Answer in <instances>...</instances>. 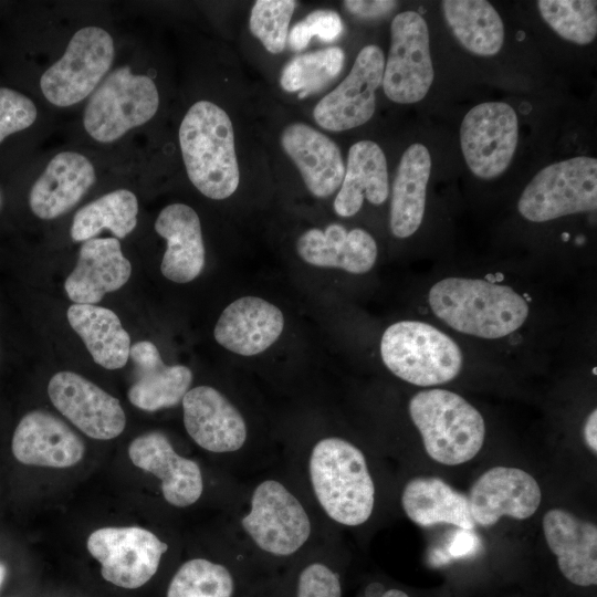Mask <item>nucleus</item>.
I'll list each match as a JSON object with an SVG mask.
<instances>
[{"instance_id":"f257e3e1","label":"nucleus","mask_w":597,"mask_h":597,"mask_svg":"<svg viewBox=\"0 0 597 597\" xmlns=\"http://www.w3.org/2000/svg\"><path fill=\"white\" fill-rule=\"evenodd\" d=\"M432 312L453 329L481 338H501L528 316L526 301L507 285L480 279L447 277L429 292Z\"/></svg>"},{"instance_id":"f03ea898","label":"nucleus","mask_w":597,"mask_h":597,"mask_svg":"<svg viewBox=\"0 0 597 597\" xmlns=\"http://www.w3.org/2000/svg\"><path fill=\"white\" fill-rule=\"evenodd\" d=\"M179 145L188 178L203 196L222 200L237 190L234 132L220 106L209 101L191 105L179 127Z\"/></svg>"},{"instance_id":"7ed1b4c3","label":"nucleus","mask_w":597,"mask_h":597,"mask_svg":"<svg viewBox=\"0 0 597 597\" xmlns=\"http://www.w3.org/2000/svg\"><path fill=\"white\" fill-rule=\"evenodd\" d=\"M310 476L317 501L335 522L365 523L375 503V485L363 452L342 438L318 441L310 457Z\"/></svg>"},{"instance_id":"20e7f679","label":"nucleus","mask_w":597,"mask_h":597,"mask_svg":"<svg viewBox=\"0 0 597 597\" xmlns=\"http://www.w3.org/2000/svg\"><path fill=\"white\" fill-rule=\"evenodd\" d=\"M409 413L426 452L438 463H465L484 443L482 415L453 391L440 388L419 391L409 401Z\"/></svg>"},{"instance_id":"39448f33","label":"nucleus","mask_w":597,"mask_h":597,"mask_svg":"<svg viewBox=\"0 0 597 597\" xmlns=\"http://www.w3.org/2000/svg\"><path fill=\"white\" fill-rule=\"evenodd\" d=\"M380 355L386 367L416 386H436L454 379L462 368L458 344L432 325L397 322L384 332Z\"/></svg>"},{"instance_id":"423d86ee","label":"nucleus","mask_w":597,"mask_h":597,"mask_svg":"<svg viewBox=\"0 0 597 597\" xmlns=\"http://www.w3.org/2000/svg\"><path fill=\"white\" fill-rule=\"evenodd\" d=\"M159 106L153 78L129 66L111 72L91 94L83 114L85 132L98 143H113L147 123Z\"/></svg>"},{"instance_id":"0eeeda50","label":"nucleus","mask_w":597,"mask_h":597,"mask_svg":"<svg viewBox=\"0 0 597 597\" xmlns=\"http://www.w3.org/2000/svg\"><path fill=\"white\" fill-rule=\"evenodd\" d=\"M597 207V159L576 156L540 170L523 190L517 209L532 222L593 211Z\"/></svg>"},{"instance_id":"6e6552de","label":"nucleus","mask_w":597,"mask_h":597,"mask_svg":"<svg viewBox=\"0 0 597 597\" xmlns=\"http://www.w3.org/2000/svg\"><path fill=\"white\" fill-rule=\"evenodd\" d=\"M114 55V41L105 29L90 25L77 30L64 54L42 74L43 96L59 107L80 103L101 84Z\"/></svg>"},{"instance_id":"1a4fd4ad","label":"nucleus","mask_w":597,"mask_h":597,"mask_svg":"<svg viewBox=\"0 0 597 597\" xmlns=\"http://www.w3.org/2000/svg\"><path fill=\"white\" fill-rule=\"evenodd\" d=\"M390 49L381 85L395 103L412 104L428 93L434 77L425 19L416 11L398 13L390 25Z\"/></svg>"},{"instance_id":"9d476101","label":"nucleus","mask_w":597,"mask_h":597,"mask_svg":"<svg viewBox=\"0 0 597 597\" xmlns=\"http://www.w3.org/2000/svg\"><path fill=\"white\" fill-rule=\"evenodd\" d=\"M519 140L515 111L504 102L472 107L460 126V145L469 169L481 179H493L510 166Z\"/></svg>"},{"instance_id":"9b49d317","label":"nucleus","mask_w":597,"mask_h":597,"mask_svg":"<svg viewBox=\"0 0 597 597\" xmlns=\"http://www.w3.org/2000/svg\"><path fill=\"white\" fill-rule=\"evenodd\" d=\"M244 531L263 551L287 556L310 537L311 522L300 501L277 481L260 483L250 512L241 521Z\"/></svg>"},{"instance_id":"f8f14e48","label":"nucleus","mask_w":597,"mask_h":597,"mask_svg":"<svg viewBox=\"0 0 597 597\" xmlns=\"http://www.w3.org/2000/svg\"><path fill=\"white\" fill-rule=\"evenodd\" d=\"M167 548L154 533L138 526L98 528L87 540L103 578L127 589L145 585L155 575Z\"/></svg>"},{"instance_id":"ddd939ff","label":"nucleus","mask_w":597,"mask_h":597,"mask_svg":"<svg viewBox=\"0 0 597 597\" xmlns=\"http://www.w3.org/2000/svg\"><path fill=\"white\" fill-rule=\"evenodd\" d=\"M385 56L377 45H366L356 56L348 75L315 106L318 126L343 132L367 123L376 108V90L381 85Z\"/></svg>"},{"instance_id":"4468645a","label":"nucleus","mask_w":597,"mask_h":597,"mask_svg":"<svg viewBox=\"0 0 597 597\" xmlns=\"http://www.w3.org/2000/svg\"><path fill=\"white\" fill-rule=\"evenodd\" d=\"M48 394L54 407L93 439H114L125 428L126 416L119 401L78 374L53 375Z\"/></svg>"},{"instance_id":"2eb2a0df","label":"nucleus","mask_w":597,"mask_h":597,"mask_svg":"<svg viewBox=\"0 0 597 597\" xmlns=\"http://www.w3.org/2000/svg\"><path fill=\"white\" fill-rule=\"evenodd\" d=\"M469 509L475 525L492 526L502 516L531 517L540 507L542 492L526 471L512 467H493L471 485Z\"/></svg>"},{"instance_id":"dca6fc26","label":"nucleus","mask_w":597,"mask_h":597,"mask_svg":"<svg viewBox=\"0 0 597 597\" xmlns=\"http://www.w3.org/2000/svg\"><path fill=\"white\" fill-rule=\"evenodd\" d=\"M181 402L185 428L205 450L232 452L245 442L247 426L242 415L213 387L189 389Z\"/></svg>"},{"instance_id":"f3484780","label":"nucleus","mask_w":597,"mask_h":597,"mask_svg":"<svg viewBox=\"0 0 597 597\" xmlns=\"http://www.w3.org/2000/svg\"><path fill=\"white\" fill-rule=\"evenodd\" d=\"M128 455L137 468L160 479L163 495L171 505L185 507L200 498L203 483L199 465L179 455L164 433L137 437L129 444Z\"/></svg>"},{"instance_id":"a211bd4d","label":"nucleus","mask_w":597,"mask_h":597,"mask_svg":"<svg viewBox=\"0 0 597 597\" xmlns=\"http://www.w3.org/2000/svg\"><path fill=\"white\" fill-rule=\"evenodd\" d=\"M544 537L563 576L572 584H597V527L563 509L548 510L542 521Z\"/></svg>"},{"instance_id":"6ab92c4d","label":"nucleus","mask_w":597,"mask_h":597,"mask_svg":"<svg viewBox=\"0 0 597 597\" xmlns=\"http://www.w3.org/2000/svg\"><path fill=\"white\" fill-rule=\"evenodd\" d=\"M284 316L274 304L256 296L230 303L219 316L213 335L219 345L241 355L254 356L268 349L282 334Z\"/></svg>"},{"instance_id":"aec40b11","label":"nucleus","mask_w":597,"mask_h":597,"mask_svg":"<svg viewBox=\"0 0 597 597\" xmlns=\"http://www.w3.org/2000/svg\"><path fill=\"white\" fill-rule=\"evenodd\" d=\"M132 265L116 238H93L80 248L77 263L64 282L74 304L95 305L105 294L117 291L129 280Z\"/></svg>"},{"instance_id":"412c9836","label":"nucleus","mask_w":597,"mask_h":597,"mask_svg":"<svg viewBox=\"0 0 597 597\" xmlns=\"http://www.w3.org/2000/svg\"><path fill=\"white\" fill-rule=\"evenodd\" d=\"M12 453L23 464L67 468L81 461L84 443L55 416L34 410L18 423L12 437Z\"/></svg>"},{"instance_id":"4be33fe9","label":"nucleus","mask_w":597,"mask_h":597,"mask_svg":"<svg viewBox=\"0 0 597 597\" xmlns=\"http://www.w3.org/2000/svg\"><path fill=\"white\" fill-rule=\"evenodd\" d=\"M91 160L75 151L56 154L29 192L31 211L40 219L52 220L70 211L95 184Z\"/></svg>"},{"instance_id":"5701e85b","label":"nucleus","mask_w":597,"mask_h":597,"mask_svg":"<svg viewBox=\"0 0 597 597\" xmlns=\"http://www.w3.org/2000/svg\"><path fill=\"white\" fill-rule=\"evenodd\" d=\"M281 145L311 193L325 198L341 187L345 165L339 147L327 135L307 124L293 123L283 129Z\"/></svg>"},{"instance_id":"b1692460","label":"nucleus","mask_w":597,"mask_h":597,"mask_svg":"<svg viewBox=\"0 0 597 597\" xmlns=\"http://www.w3.org/2000/svg\"><path fill=\"white\" fill-rule=\"evenodd\" d=\"M300 258L314 266L342 269L348 273H367L377 259V244L370 233L360 228L347 230L338 223L325 230L312 228L296 242Z\"/></svg>"},{"instance_id":"393cba45","label":"nucleus","mask_w":597,"mask_h":597,"mask_svg":"<svg viewBox=\"0 0 597 597\" xmlns=\"http://www.w3.org/2000/svg\"><path fill=\"white\" fill-rule=\"evenodd\" d=\"M136 379L128 390L129 401L145 411L177 406L192 383L190 368L166 365L149 341L135 343L129 350Z\"/></svg>"},{"instance_id":"a878e982","label":"nucleus","mask_w":597,"mask_h":597,"mask_svg":"<svg viewBox=\"0 0 597 597\" xmlns=\"http://www.w3.org/2000/svg\"><path fill=\"white\" fill-rule=\"evenodd\" d=\"M156 232L167 241L160 271L176 283H188L203 270L206 251L197 212L185 203L166 206L155 221Z\"/></svg>"},{"instance_id":"bb28decb","label":"nucleus","mask_w":597,"mask_h":597,"mask_svg":"<svg viewBox=\"0 0 597 597\" xmlns=\"http://www.w3.org/2000/svg\"><path fill=\"white\" fill-rule=\"evenodd\" d=\"M389 195L387 160L380 146L359 140L349 147L341 189L334 199V210L341 217H353L364 199L373 205L384 203Z\"/></svg>"},{"instance_id":"cd10ccee","label":"nucleus","mask_w":597,"mask_h":597,"mask_svg":"<svg viewBox=\"0 0 597 597\" xmlns=\"http://www.w3.org/2000/svg\"><path fill=\"white\" fill-rule=\"evenodd\" d=\"M431 156L419 143L402 154L392 184L389 226L396 238H408L420 227L426 207Z\"/></svg>"},{"instance_id":"c85d7f7f","label":"nucleus","mask_w":597,"mask_h":597,"mask_svg":"<svg viewBox=\"0 0 597 597\" xmlns=\"http://www.w3.org/2000/svg\"><path fill=\"white\" fill-rule=\"evenodd\" d=\"M401 504L406 515L420 526L450 524L463 530L475 527L468 495L437 476L410 480L404 488Z\"/></svg>"},{"instance_id":"c756f323","label":"nucleus","mask_w":597,"mask_h":597,"mask_svg":"<svg viewBox=\"0 0 597 597\" xmlns=\"http://www.w3.org/2000/svg\"><path fill=\"white\" fill-rule=\"evenodd\" d=\"M66 317L97 365L106 369H118L126 365L130 337L112 310L90 304H73L69 307Z\"/></svg>"},{"instance_id":"7c9ffc66","label":"nucleus","mask_w":597,"mask_h":597,"mask_svg":"<svg viewBox=\"0 0 597 597\" xmlns=\"http://www.w3.org/2000/svg\"><path fill=\"white\" fill-rule=\"evenodd\" d=\"M443 17L455 39L469 52L492 56L504 43L503 21L485 0H444Z\"/></svg>"},{"instance_id":"2f4dec72","label":"nucleus","mask_w":597,"mask_h":597,"mask_svg":"<svg viewBox=\"0 0 597 597\" xmlns=\"http://www.w3.org/2000/svg\"><path fill=\"white\" fill-rule=\"evenodd\" d=\"M137 214L135 193L128 189H116L78 209L70 234L74 242H84L107 229L116 239H123L135 229Z\"/></svg>"},{"instance_id":"473e14b6","label":"nucleus","mask_w":597,"mask_h":597,"mask_svg":"<svg viewBox=\"0 0 597 597\" xmlns=\"http://www.w3.org/2000/svg\"><path fill=\"white\" fill-rule=\"evenodd\" d=\"M344 61V51L338 46L297 55L283 67L281 87L290 93L298 92V98L307 97L334 81Z\"/></svg>"},{"instance_id":"72a5a7b5","label":"nucleus","mask_w":597,"mask_h":597,"mask_svg":"<svg viewBox=\"0 0 597 597\" xmlns=\"http://www.w3.org/2000/svg\"><path fill=\"white\" fill-rule=\"evenodd\" d=\"M544 21L564 40L578 45L591 43L597 35V2L593 0H540Z\"/></svg>"},{"instance_id":"f704fd0d","label":"nucleus","mask_w":597,"mask_h":597,"mask_svg":"<svg viewBox=\"0 0 597 597\" xmlns=\"http://www.w3.org/2000/svg\"><path fill=\"white\" fill-rule=\"evenodd\" d=\"M233 589V578L223 565L193 558L176 572L167 597H231Z\"/></svg>"},{"instance_id":"c9c22d12","label":"nucleus","mask_w":597,"mask_h":597,"mask_svg":"<svg viewBox=\"0 0 597 597\" xmlns=\"http://www.w3.org/2000/svg\"><path fill=\"white\" fill-rule=\"evenodd\" d=\"M295 6L296 1L293 0H256L254 2L249 28L270 53L279 54L285 49Z\"/></svg>"},{"instance_id":"e433bc0d","label":"nucleus","mask_w":597,"mask_h":597,"mask_svg":"<svg viewBox=\"0 0 597 597\" xmlns=\"http://www.w3.org/2000/svg\"><path fill=\"white\" fill-rule=\"evenodd\" d=\"M38 117V109L23 93L0 87V144L10 135L29 128Z\"/></svg>"},{"instance_id":"4c0bfd02","label":"nucleus","mask_w":597,"mask_h":597,"mask_svg":"<svg viewBox=\"0 0 597 597\" xmlns=\"http://www.w3.org/2000/svg\"><path fill=\"white\" fill-rule=\"evenodd\" d=\"M296 597H342L339 577L324 564H310L300 574Z\"/></svg>"},{"instance_id":"58836bf2","label":"nucleus","mask_w":597,"mask_h":597,"mask_svg":"<svg viewBox=\"0 0 597 597\" xmlns=\"http://www.w3.org/2000/svg\"><path fill=\"white\" fill-rule=\"evenodd\" d=\"M311 38L317 36L323 42L335 41L343 31L339 14L332 10H315L303 20Z\"/></svg>"},{"instance_id":"ea45409f","label":"nucleus","mask_w":597,"mask_h":597,"mask_svg":"<svg viewBox=\"0 0 597 597\" xmlns=\"http://www.w3.org/2000/svg\"><path fill=\"white\" fill-rule=\"evenodd\" d=\"M343 4L350 14L365 19H375L389 14L395 10L398 2L389 0H347Z\"/></svg>"},{"instance_id":"a19ab883","label":"nucleus","mask_w":597,"mask_h":597,"mask_svg":"<svg viewBox=\"0 0 597 597\" xmlns=\"http://www.w3.org/2000/svg\"><path fill=\"white\" fill-rule=\"evenodd\" d=\"M311 39L312 38L307 33L306 27L302 20L295 23L290 30L287 43L291 50L302 51L310 44Z\"/></svg>"},{"instance_id":"79ce46f5","label":"nucleus","mask_w":597,"mask_h":597,"mask_svg":"<svg viewBox=\"0 0 597 597\" xmlns=\"http://www.w3.org/2000/svg\"><path fill=\"white\" fill-rule=\"evenodd\" d=\"M584 439L588 448L597 453V410L594 409L584 423Z\"/></svg>"},{"instance_id":"37998d69","label":"nucleus","mask_w":597,"mask_h":597,"mask_svg":"<svg viewBox=\"0 0 597 597\" xmlns=\"http://www.w3.org/2000/svg\"><path fill=\"white\" fill-rule=\"evenodd\" d=\"M381 597H409L405 591L400 589H389L385 591Z\"/></svg>"},{"instance_id":"c03bdc74","label":"nucleus","mask_w":597,"mask_h":597,"mask_svg":"<svg viewBox=\"0 0 597 597\" xmlns=\"http://www.w3.org/2000/svg\"><path fill=\"white\" fill-rule=\"evenodd\" d=\"M4 578H6V566L2 563H0V588L3 584Z\"/></svg>"},{"instance_id":"a18cd8bd","label":"nucleus","mask_w":597,"mask_h":597,"mask_svg":"<svg viewBox=\"0 0 597 597\" xmlns=\"http://www.w3.org/2000/svg\"><path fill=\"white\" fill-rule=\"evenodd\" d=\"M2 205H3V197H2V193H1V191H0V211H1V209H2Z\"/></svg>"}]
</instances>
